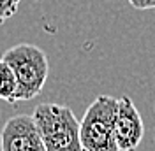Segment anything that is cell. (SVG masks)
<instances>
[{"instance_id": "cell-1", "label": "cell", "mask_w": 155, "mask_h": 151, "mask_svg": "<svg viewBox=\"0 0 155 151\" xmlns=\"http://www.w3.org/2000/svg\"><path fill=\"white\" fill-rule=\"evenodd\" d=\"M46 151H81L79 121L72 109L62 104H41L32 114Z\"/></svg>"}, {"instance_id": "cell-2", "label": "cell", "mask_w": 155, "mask_h": 151, "mask_svg": "<svg viewBox=\"0 0 155 151\" xmlns=\"http://www.w3.org/2000/svg\"><path fill=\"white\" fill-rule=\"evenodd\" d=\"M2 60L14 72L18 83V102L32 100L42 92L49 74V62L41 47L27 42L16 44L2 55Z\"/></svg>"}, {"instance_id": "cell-3", "label": "cell", "mask_w": 155, "mask_h": 151, "mask_svg": "<svg viewBox=\"0 0 155 151\" xmlns=\"http://www.w3.org/2000/svg\"><path fill=\"white\" fill-rule=\"evenodd\" d=\"M118 98L99 95L85 111L79 121L81 151H118L115 139V113Z\"/></svg>"}, {"instance_id": "cell-4", "label": "cell", "mask_w": 155, "mask_h": 151, "mask_svg": "<svg viewBox=\"0 0 155 151\" xmlns=\"http://www.w3.org/2000/svg\"><path fill=\"white\" fill-rule=\"evenodd\" d=\"M0 151H46L32 116L18 114L5 121L0 132Z\"/></svg>"}, {"instance_id": "cell-5", "label": "cell", "mask_w": 155, "mask_h": 151, "mask_svg": "<svg viewBox=\"0 0 155 151\" xmlns=\"http://www.w3.org/2000/svg\"><path fill=\"white\" fill-rule=\"evenodd\" d=\"M113 130H115L118 151H136L143 141L145 125L130 97L118 98Z\"/></svg>"}, {"instance_id": "cell-6", "label": "cell", "mask_w": 155, "mask_h": 151, "mask_svg": "<svg viewBox=\"0 0 155 151\" xmlns=\"http://www.w3.org/2000/svg\"><path fill=\"white\" fill-rule=\"evenodd\" d=\"M16 93H18V83L14 72L2 58H0V100H5L9 104H16Z\"/></svg>"}, {"instance_id": "cell-7", "label": "cell", "mask_w": 155, "mask_h": 151, "mask_svg": "<svg viewBox=\"0 0 155 151\" xmlns=\"http://www.w3.org/2000/svg\"><path fill=\"white\" fill-rule=\"evenodd\" d=\"M19 4L21 0H0V25H4L18 12Z\"/></svg>"}, {"instance_id": "cell-8", "label": "cell", "mask_w": 155, "mask_h": 151, "mask_svg": "<svg viewBox=\"0 0 155 151\" xmlns=\"http://www.w3.org/2000/svg\"><path fill=\"white\" fill-rule=\"evenodd\" d=\"M129 4L139 11H146V9H155V0H129Z\"/></svg>"}]
</instances>
